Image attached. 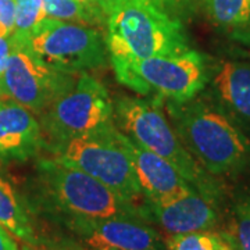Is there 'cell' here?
<instances>
[{"mask_svg": "<svg viewBox=\"0 0 250 250\" xmlns=\"http://www.w3.org/2000/svg\"><path fill=\"white\" fill-rule=\"evenodd\" d=\"M106 25L111 62H135L189 49L181 22L154 0H117Z\"/></svg>", "mask_w": 250, "mask_h": 250, "instance_id": "6da1fadb", "label": "cell"}, {"mask_svg": "<svg viewBox=\"0 0 250 250\" xmlns=\"http://www.w3.org/2000/svg\"><path fill=\"white\" fill-rule=\"evenodd\" d=\"M41 181L50 205L68 220L136 218L143 220L146 210L120 196L113 189L74 166L53 159L38 164Z\"/></svg>", "mask_w": 250, "mask_h": 250, "instance_id": "7a4b0ae2", "label": "cell"}, {"mask_svg": "<svg viewBox=\"0 0 250 250\" xmlns=\"http://www.w3.org/2000/svg\"><path fill=\"white\" fill-rule=\"evenodd\" d=\"M175 114L181 142L208 172H231L248 160L249 142L223 113L196 103Z\"/></svg>", "mask_w": 250, "mask_h": 250, "instance_id": "3957f363", "label": "cell"}, {"mask_svg": "<svg viewBox=\"0 0 250 250\" xmlns=\"http://www.w3.org/2000/svg\"><path fill=\"white\" fill-rule=\"evenodd\" d=\"M52 150L56 157L85 171L120 196L135 203L143 196L121 131L114 123L56 145Z\"/></svg>", "mask_w": 250, "mask_h": 250, "instance_id": "277c9868", "label": "cell"}, {"mask_svg": "<svg viewBox=\"0 0 250 250\" xmlns=\"http://www.w3.org/2000/svg\"><path fill=\"white\" fill-rule=\"evenodd\" d=\"M117 80L141 95L156 93L184 104L196 96L207 82L205 57L195 50L154 56L135 62H111Z\"/></svg>", "mask_w": 250, "mask_h": 250, "instance_id": "5b68a950", "label": "cell"}, {"mask_svg": "<svg viewBox=\"0 0 250 250\" xmlns=\"http://www.w3.org/2000/svg\"><path fill=\"white\" fill-rule=\"evenodd\" d=\"M18 42L57 71L78 75L106 64V36L98 28L43 18Z\"/></svg>", "mask_w": 250, "mask_h": 250, "instance_id": "8992f818", "label": "cell"}, {"mask_svg": "<svg viewBox=\"0 0 250 250\" xmlns=\"http://www.w3.org/2000/svg\"><path fill=\"white\" fill-rule=\"evenodd\" d=\"M41 126L53 147L113 124L114 103L102 82L88 72H81L71 86L41 113Z\"/></svg>", "mask_w": 250, "mask_h": 250, "instance_id": "52a82bcc", "label": "cell"}, {"mask_svg": "<svg viewBox=\"0 0 250 250\" xmlns=\"http://www.w3.org/2000/svg\"><path fill=\"white\" fill-rule=\"evenodd\" d=\"M114 124L141 147L177 166L188 181L199 185L196 161L157 106L138 98H121L114 103Z\"/></svg>", "mask_w": 250, "mask_h": 250, "instance_id": "ba28073f", "label": "cell"}, {"mask_svg": "<svg viewBox=\"0 0 250 250\" xmlns=\"http://www.w3.org/2000/svg\"><path fill=\"white\" fill-rule=\"evenodd\" d=\"M14 38V36H13ZM16 41L6 70L0 75V93L41 114L54 99L68 89L75 75L52 68L28 46Z\"/></svg>", "mask_w": 250, "mask_h": 250, "instance_id": "9c48e42d", "label": "cell"}, {"mask_svg": "<svg viewBox=\"0 0 250 250\" xmlns=\"http://www.w3.org/2000/svg\"><path fill=\"white\" fill-rule=\"evenodd\" d=\"M67 225L89 250H161L160 235L143 220H68Z\"/></svg>", "mask_w": 250, "mask_h": 250, "instance_id": "30bf717a", "label": "cell"}, {"mask_svg": "<svg viewBox=\"0 0 250 250\" xmlns=\"http://www.w3.org/2000/svg\"><path fill=\"white\" fill-rule=\"evenodd\" d=\"M121 135L125 149L134 164L139 187L149 205H168L195 189V184L188 181L177 166L141 147L123 132Z\"/></svg>", "mask_w": 250, "mask_h": 250, "instance_id": "8fae6325", "label": "cell"}, {"mask_svg": "<svg viewBox=\"0 0 250 250\" xmlns=\"http://www.w3.org/2000/svg\"><path fill=\"white\" fill-rule=\"evenodd\" d=\"M42 146L35 113L10 99L0 100V160L25 161Z\"/></svg>", "mask_w": 250, "mask_h": 250, "instance_id": "7c38bea8", "label": "cell"}, {"mask_svg": "<svg viewBox=\"0 0 250 250\" xmlns=\"http://www.w3.org/2000/svg\"><path fill=\"white\" fill-rule=\"evenodd\" d=\"M150 211L168 235L208 231L217 220L213 203L196 188L172 203L150 206Z\"/></svg>", "mask_w": 250, "mask_h": 250, "instance_id": "4fadbf2b", "label": "cell"}, {"mask_svg": "<svg viewBox=\"0 0 250 250\" xmlns=\"http://www.w3.org/2000/svg\"><path fill=\"white\" fill-rule=\"evenodd\" d=\"M213 83L215 92L229 111L245 121H250V64L223 62Z\"/></svg>", "mask_w": 250, "mask_h": 250, "instance_id": "5bb4252c", "label": "cell"}, {"mask_svg": "<svg viewBox=\"0 0 250 250\" xmlns=\"http://www.w3.org/2000/svg\"><path fill=\"white\" fill-rule=\"evenodd\" d=\"M215 27L235 39L250 43V0H203Z\"/></svg>", "mask_w": 250, "mask_h": 250, "instance_id": "9a60e30c", "label": "cell"}, {"mask_svg": "<svg viewBox=\"0 0 250 250\" xmlns=\"http://www.w3.org/2000/svg\"><path fill=\"white\" fill-rule=\"evenodd\" d=\"M0 224L24 243L36 242L34 227L16 190L0 175Z\"/></svg>", "mask_w": 250, "mask_h": 250, "instance_id": "2e32d148", "label": "cell"}, {"mask_svg": "<svg viewBox=\"0 0 250 250\" xmlns=\"http://www.w3.org/2000/svg\"><path fill=\"white\" fill-rule=\"evenodd\" d=\"M43 7L47 18L68 22L100 25L107 20L100 10L86 6L80 0H43Z\"/></svg>", "mask_w": 250, "mask_h": 250, "instance_id": "e0dca14e", "label": "cell"}, {"mask_svg": "<svg viewBox=\"0 0 250 250\" xmlns=\"http://www.w3.org/2000/svg\"><path fill=\"white\" fill-rule=\"evenodd\" d=\"M167 250H233L228 238L210 231L168 235L166 239Z\"/></svg>", "mask_w": 250, "mask_h": 250, "instance_id": "ac0fdd59", "label": "cell"}, {"mask_svg": "<svg viewBox=\"0 0 250 250\" xmlns=\"http://www.w3.org/2000/svg\"><path fill=\"white\" fill-rule=\"evenodd\" d=\"M16 14H14V29L11 35L14 38H24L28 32L41 22L45 16L43 0H14Z\"/></svg>", "mask_w": 250, "mask_h": 250, "instance_id": "d6986e66", "label": "cell"}, {"mask_svg": "<svg viewBox=\"0 0 250 250\" xmlns=\"http://www.w3.org/2000/svg\"><path fill=\"white\" fill-rule=\"evenodd\" d=\"M238 250H250V205H243L238 210L233 239H229Z\"/></svg>", "mask_w": 250, "mask_h": 250, "instance_id": "ffe728a7", "label": "cell"}, {"mask_svg": "<svg viewBox=\"0 0 250 250\" xmlns=\"http://www.w3.org/2000/svg\"><path fill=\"white\" fill-rule=\"evenodd\" d=\"M14 0H0V36L10 35L14 29Z\"/></svg>", "mask_w": 250, "mask_h": 250, "instance_id": "44dd1931", "label": "cell"}, {"mask_svg": "<svg viewBox=\"0 0 250 250\" xmlns=\"http://www.w3.org/2000/svg\"><path fill=\"white\" fill-rule=\"evenodd\" d=\"M14 46H16V41L13 35L0 36V75L3 74V71L6 70L7 67V62L13 50H14Z\"/></svg>", "mask_w": 250, "mask_h": 250, "instance_id": "7402d4cb", "label": "cell"}, {"mask_svg": "<svg viewBox=\"0 0 250 250\" xmlns=\"http://www.w3.org/2000/svg\"><path fill=\"white\" fill-rule=\"evenodd\" d=\"M24 250H80L72 248V246H67V245H59V243H25Z\"/></svg>", "mask_w": 250, "mask_h": 250, "instance_id": "603a6c76", "label": "cell"}, {"mask_svg": "<svg viewBox=\"0 0 250 250\" xmlns=\"http://www.w3.org/2000/svg\"><path fill=\"white\" fill-rule=\"evenodd\" d=\"M0 250H18L16 241L13 239V235L0 224Z\"/></svg>", "mask_w": 250, "mask_h": 250, "instance_id": "cb8c5ba5", "label": "cell"}, {"mask_svg": "<svg viewBox=\"0 0 250 250\" xmlns=\"http://www.w3.org/2000/svg\"><path fill=\"white\" fill-rule=\"evenodd\" d=\"M116 1L117 0H95V3L98 4V7L102 10V13L106 16V18H107L108 13L111 11V9L114 7Z\"/></svg>", "mask_w": 250, "mask_h": 250, "instance_id": "d4e9b609", "label": "cell"}, {"mask_svg": "<svg viewBox=\"0 0 250 250\" xmlns=\"http://www.w3.org/2000/svg\"><path fill=\"white\" fill-rule=\"evenodd\" d=\"M80 1H82L83 4H86V6H90V7H95V9H99L98 4L95 3V0H80ZM100 10V9H99ZM102 11V10H100Z\"/></svg>", "mask_w": 250, "mask_h": 250, "instance_id": "484cf974", "label": "cell"}, {"mask_svg": "<svg viewBox=\"0 0 250 250\" xmlns=\"http://www.w3.org/2000/svg\"><path fill=\"white\" fill-rule=\"evenodd\" d=\"M1 99H4V98H3V96H1V93H0V100H1Z\"/></svg>", "mask_w": 250, "mask_h": 250, "instance_id": "4316f807", "label": "cell"}]
</instances>
